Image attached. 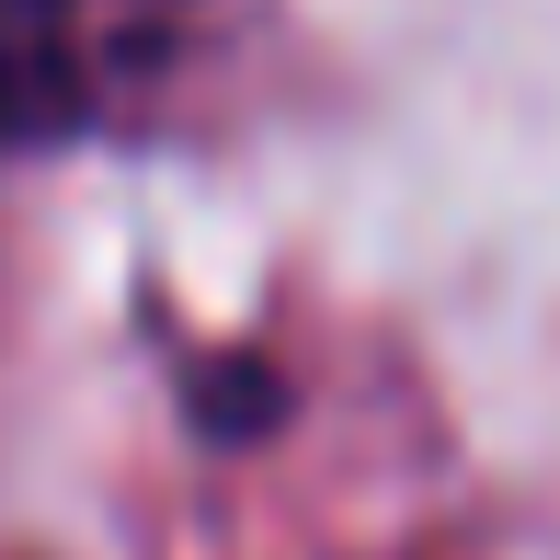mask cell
I'll list each match as a JSON object with an SVG mask.
<instances>
[{"label": "cell", "mask_w": 560, "mask_h": 560, "mask_svg": "<svg viewBox=\"0 0 560 560\" xmlns=\"http://www.w3.org/2000/svg\"><path fill=\"white\" fill-rule=\"evenodd\" d=\"M92 115V0H0V138L35 149Z\"/></svg>", "instance_id": "obj_1"}]
</instances>
